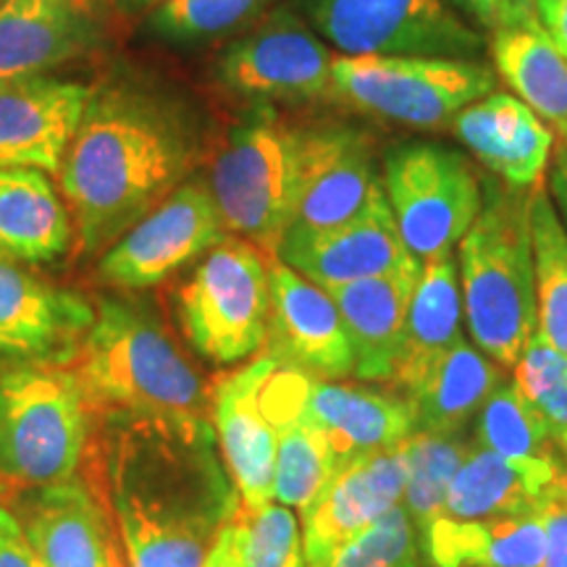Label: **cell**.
<instances>
[{
  "label": "cell",
  "instance_id": "20",
  "mask_svg": "<svg viewBox=\"0 0 567 567\" xmlns=\"http://www.w3.org/2000/svg\"><path fill=\"white\" fill-rule=\"evenodd\" d=\"M452 130L499 182L515 189L542 187L555 132L517 95L488 92L457 113Z\"/></svg>",
  "mask_w": 567,
  "mask_h": 567
},
{
  "label": "cell",
  "instance_id": "23",
  "mask_svg": "<svg viewBox=\"0 0 567 567\" xmlns=\"http://www.w3.org/2000/svg\"><path fill=\"white\" fill-rule=\"evenodd\" d=\"M308 408L329 442L334 471L354 457L389 450L415 434L413 408L405 396L379 389L308 375Z\"/></svg>",
  "mask_w": 567,
  "mask_h": 567
},
{
  "label": "cell",
  "instance_id": "40",
  "mask_svg": "<svg viewBox=\"0 0 567 567\" xmlns=\"http://www.w3.org/2000/svg\"><path fill=\"white\" fill-rule=\"evenodd\" d=\"M542 515L547 526V555L542 567H567V473L544 499Z\"/></svg>",
  "mask_w": 567,
  "mask_h": 567
},
{
  "label": "cell",
  "instance_id": "43",
  "mask_svg": "<svg viewBox=\"0 0 567 567\" xmlns=\"http://www.w3.org/2000/svg\"><path fill=\"white\" fill-rule=\"evenodd\" d=\"M544 30L549 32V38L555 40V45L559 48V53L567 59V0H559L555 13H551Z\"/></svg>",
  "mask_w": 567,
  "mask_h": 567
},
{
  "label": "cell",
  "instance_id": "18",
  "mask_svg": "<svg viewBox=\"0 0 567 567\" xmlns=\"http://www.w3.org/2000/svg\"><path fill=\"white\" fill-rule=\"evenodd\" d=\"M276 258L323 289L421 268V260L402 243L386 195L375 197L371 208L337 229L284 239Z\"/></svg>",
  "mask_w": 567,
  "mask_h": 567
},
{
  "label": "cell",
  "instance_id": "24",
  "mask_svg": "<svg viewBox=\"0 0 567 567\" xmlns=\"http://www.w3.org/2000/svg\"><path fill=\"white\" fill-rule=\"evenodd\" d=\"M417 276H421V268H410V271L373 276V279L326 289L334 297L347 339H350L354 358L352 375L392 384Z\"/></svg>",
  "mask_w": 567,
  "mask_h": 567
},
{
  "label": "cell",
  "instance_id": "4",
  "mask_svg": "<svg viewBox=\"0 0 567 567\" xmlns=\"http://www.w3.org/2000/svg\"><path fill=\"white\" fill-rule=\"evenodd\" d=\"M352 132L284 122L271 111L229 130L208 166V189L226 231L268 258L276 255L308 184Z\"/></svg>",
  "mask_w": 567,
  "mask_h": 567
},
{
  "label": "cell",
  "instance_id": "27",
  "mask_svg": "<svg viewBox=\"0 0 567 567\" xmlns=\"http://www.w3.org/2000/svg\"><path fill=\"white\" fill-rule=\"evenodd\" d=\"M463 292L452 252L425 260L417 276L402 331L392 386L410 392L457 342H463Z\"/></svg>",
  "mask_w": 567,
  "mask_h": 567
},
{
  "label": "cell",
  "instance_id": "41",
  "mask_svg": "<svg viewBox=\"0 0 567 567\" xmlns=\"http://www.w3.org/2000/svg\"><path fill=\"white\" fill-rule=\"evenodd\" d=\"M0 567H42L19 517L6 507H0Z\"/></svg>",
  "mask_w": 567,
  "mask_h": 567
},
{
  "label": "cell",
  "instance_id": "1",
  "mask_svg": "<svg viewBox=\"0 0 567 567\" xmlns=\"http://www.w3.org/2000/svg\"><path fill=\"white\" fill-rule=\"evenodd\" d=\"M200 158V124L172 92L140 80L92 90L59 172L84 252L116 243L182 187Z\"/></svg>",
  "mask_w": 567,
  "mask_h": 567
},
{
  "label": "cell",
  "instance_id": "26",
  "mask_svg": "<svg viewBox=\"0 0 567 567\" xmlns=\"http://www.w3.org/2000/svg\"><path fill=\"white\" fill-rule=\"evenodd\" d=\"M421 555L431 567H542L547 526L542 509L484 520L439 515L423 530Z\"/></svg>",
  "mask_w": 567,
  "mask_h": 567
},
{
  "label": "cell",
  "instance_id": "10",
  "mask_svg": "<svg viewBox=\"0 0 567 567\" xmlns=\"http://www.w3.org/2000/svg\"><path fill=\"white\" fill-rule=\"evenodd\" d=\"M313 27L342 55L460 59L484 51V38L446 0H305Z\"/></svg>",
  "mask_w": 567,
  "mask_h": 567
},
{
  "label": "cell",
  "instance_id": "16",
  "mask_svg": "<svg viewBox=\"0 0 567 567\" xmlns=\"http://www.w3.org/2000/svg\"><path fill=\"white\" fill-rule=\"evenodd\" d=\"M405 478L402 444L354 457L334 471L321 494L300 513L308 567H321L344 542L400 505Z\"/></svg>",
  "mask_w": 567,
  "mask_h": 567
},
{
  "label": "cell",
  "instance_id": "2",
  "mask_svg": "<svg viewBox=\"0 0 567 567\" xmlns=\"http://www.w3.org/2000/svg\"><path fill=\"white\" fill-rule=\"evenodd\" d=\"M109 492L130 567H203L237 515L213 425H111Z\"/></svg>",
  "mask_w": 567,
  "mask_h": 567
},
{
  "label": "cell",
  "instance_id": "39",
  "mask_svg": "<svg viewBox=\"0 0 567 567\" xmlns=\"http://www.w3.org/2000/svg\"><path fill=\"white\" fill-rule=\"evenodd\" d=\"M460 3L488 32L538 21V0H460Z\"/></svg>",
  "mask_w": 567,
  "mask_h": 567
},
{
  "label": "cell",
  "instance_id": "46",
  "mask_svg": "<svg viewBox=\"0 0 567 567\" xmlns=\"http://www.w3.org/2000/svg\"><path fill=\"white\" fill-rule=\"evenodd\" d=\"M557 3L559 0H538V21H542V24H547L549 17L557 9Z\"/></svg>",
  "mask_w": 567,
  "mask_h": 567
},
{
  "label": "cell",
  "instance_id": "37",
  "mask_svg": "<svg viewBox=\"0 0 567 567\" xmlns=\"http://www.w3.org/2000/svg\"><path fill=\"white\" fill-rule=\"evenodd\" d=\"M321 567H421V538L402 502L344 542Z\"/></svg>",
  "mask_w": 567,
  "mask_h": 567
},
{
  "label": "cell",
  "instance_id": "15",
  "mask_svg": "<svg viewBox=\"0 0 567 567\" xmlns=\"http://www.w3.org/2000/svg\"><path fill=\"white\" fill-rule=\"evenodd\" d=\"M90 97L87 84L51 74L0 82V168L59 174Z\"/></svg>",
  "mask_w": 567,
  "mask_h": 567
},
{
  "label": "cell",
  "instance_id": "29",
  "mask_svg": "<svg viewBox=\"0 0 567 567\" xmlns=\"http://www.w3.org/2000/svg\"><path fill=\"white\" fill-rule=\"evenodd\" d=\"M379 195H384V182L375 166L373 140L354 130L308 184L281 243L337 229L371 208Z\"/></svg>",
  "mask_w": 567,
  "mask_h": 567
},
{
  "label": "cell",
  "instance_id": "9",
  "mask_svg": "<svg viewBox=\"0 0 567 567\" xmlns=\"http://www.w3.org/2000/svg\"><path fill=\"white\" fill-rule=\"evenodd\" d=\"M381 182L402 243L421 264L455 250L484 205L471 161L431 142L389 151Z\"/></svg>",
  "mask_w": 567,
  "mask_h": 567
},
{
  "label": "cell",
  "instance_id": "36",
  "mask_svg": "<svg viewBox=\"0 0 567 567\" xmlns=\"http://www.w3.org/2000/svg\"><path fill=\"white\" fill-rule=\"evenodd\" d=\"M237 528L245 567H308L302 523L279 502L260 509L239 507Z\"/></svg>",
  "mask_w": 567,
  "mask_h": 567
},
{
  "label": "cell",
  "instance_id": "3",
  "mask_svg": "<svg viewBox=\"0 0 567 567\" xmlns=\"http://www.w3.org/2000/svg\"><path fill=\"white\" fill-rule=\"evenodd\" d=\"M90 415L116 423L203 425L210 400L158 318L140 305L103 300L71 360Z\"/></svg>",
  "mask_w": 567,
  "mask_h": 567
},
{
  "label": "cell",
  "instance_id": "21",
  "mask_svg": "<svg viewBox=\"0 0 567 567\" xmlns=\"http://www.w3.org/2000/svg\"><path fill=\"white\" fill-rule=\"evenodd\" d=\"M260 402L276 439L274 502L302 513L334 476L329 442L308 408V373L279 365Z\"/></svg>",
  "mask_w": 567,
  "mask_h": 567
},
{
  "label": "cell",
  "instance_id": "7",
  "mask_svg": "<svg viewBox=\"0 0 567 567\" xmlns=\"http://www.w3.org/2000/svg\"><path fill=\"white\" fill-rule=\"evenodd\" d=\"M494 71L476 61L337 55L331 101L413 130H442L460 111L494 92Z\"/></svg>",
  "mask_w": 567,
  "mask_h": 567
},
{
  "label": "cell",
  "instance_id": "48",
  "mask_svg": "<svg viewBox=\"0 0 567 567\" xmlns=\"http://www.w3.org/2000/svg\"><path fill=\"white\" fill-rule=\"evenodd\" d=\"M555 444L563 450V455L567 460V431H559V434H555Z\"/></svg>",
  "mask_w": 567,
  "mask_h": 567
},
{
  "label": "cell",
  "instance_id": "22",
  "mask_svg": "<svg viewBox=\"0 0 567 567\" xmlns=\"http://www.w3.org/2000/svg\"><path fill=\"white\" fill-rule=\"evenodd\" d=\"M565 473L567 467L557 455L515 460L473 444L467 446L446 492L444 515L457 520H484L536 513Z\"/></svg>",
  "mask_w": 567,
  "mask_h": 567
},
{
  "label": "cell",
  "instance_id": "13",
  "mask_svg": "<svg viewBox=\"0 0 567 567\" xmlns=\"http://www.w3.org/2000/svg\"><path fill=\"white\" fill-rule=\"evenodd\" d=\"M92 323L95 308L82 295L0 255V358L71 363Z\"/></svg>",
  "mask_w": 567,
  "mask_h": 567
},
{
  "label": "cell",
  "instance_id": "25",
  "mask_svg": "<svg viewBox=\"0 0 567 567\" xmlns=\"http://www.w3.org/2000/svg\"><path fill=\"white\" fill-rule=\"evenodd\" d=\"M19 523L42 567H109V520L82 481L42 486Z\"/></svg>",
  "mask_w": 567,
  "mask_h": 567
},
{
  "label": "cell",
  "instance_id": "42",
  "mask_svg": "<svg viewBox=\"0 0 567 567\" xmlns=\"http://www.w3.org/2000/svg\"><path fill=\"white\" fill-rule=\"evenodd\" d=\"M203 567H245L243 555H239V528H237V515L231 517L226 526L218 530L216 542L205 557Z\"/></svg>",
  "mask_w": 567,
  "mask_h": 567
},
{
  "label": "cell",
  "instance_id": "31",
  "mask_svg": "<svg viewBox=\"0 0 567 567\" xmlns=\"http://www.w3.org/2000/svg\"><path fill=\"white\" fill-rule=\"evenodd\" d=\"M492 61L528 109L567 140V59L542 21L492 32Z\"/></svg>",
  "mask_w": 567,
  "mask_h": 567
},
{
  "label": "cell",
  "instance_id": "6",
  "mask_svg": "<svg viewBox=\"0 0 567 567\" xmlns=\"http://www.w3.org/2000/svg\"><path fill=\"white\" fill-rule=\"evenodd\" d=\"M90 408L69 363H19L0 375V471L30 486L74 478Z\"/></svg>",
  "mask_w": 567,
  "mask_h": 567
},
{
  "label": "cell",
  "instance_id": "35",
  "mask_svg": "<svg viewBox=\"0 0 567 567\" xmlns=\"http://www.w3.org/2000/svg\"><path fill=\"white\" fill-rule=\"evenodd\" d=\"M274 0H163L147 17V30L163 42L197 45L250 24Z\"/></svg>",
  "mask_w": 567,
  "mask_h": 567
},
{
  "label": "cell",
  "instance_id": "32",
  "mask_svg": "<svg viewBox=\"0 0 567 567\" xmlns=\"http://www.w3.org/2000/svg\"><path fill=\"white\" fill-rule=\"evenodd\" d=\"M538 334L567 354V226L544 187L530 197Z\"/></svg>",
  "mask_w": 567,
  "mask_h": 567
},
{
  "label": "cell",
  "instance_id": "14",
  "mask_svg": "<svg viewBox=\"0 0 567 567\" xmlns=\"http://www.w3.org/2000/svg\"><path fill=\"white\" fill-rule=\"evenodd\" d=\"M271 316L264 354L313 379H347L354 358L334 297L274 255L268 260Z\"/></svg>",
  "mask_w": 567,
  "mask_h": 567
},
{
  "label": "cell",
  "instance_id": "8",
  "mask_svg": "<svg viewBox=\"0 0 567 567\" xmlns=\"http://www.w3.org/2000/svg\"><path fill=\"white\" fill-rule=\"evenodd\" d=\"M271 258L247 239L226 234L176 292L184 334L210 363L234 365L264 352L271 316Z\"/></svg>",
  "mask_w": 567,
  "mask_h": 567
},
{
  "label": "cell",
  "instance_id": "33",
  "mask_svg": "<svg viewBox=\"0 0 567 567\" xmlns=\"http://www.w3.org/2000/svg\"><path fill=\"white\" fill-rule=\"evenodd\" d=\"M467 446L471 444H465L460 434H423V431H415L402 442L408 465L402 507L408 509L417 538L439 515H444L446 492Z\"/></svg>",
  "mask_w": 567,
  "mask_h": 567
},
{
  "label": "cell",
  "instance_id": "30",
  "mask_svg": "<svg viewBox=\"0 0 567 567\" xmlns=\"http://www.w3.org/2000/svg\"><path fill=\"white\" fill-rule=\"evenodd\" d=\"M499 384L502 365L463 339L405 392V400L413 408L415 431L460 434Z\"/></svg>",
  "mask_w": 567,
  "mask_h": 567
},
{
  "label": "cell",
  "instance_id": "50",
  "mask_svg": "<svg viewBox=\"0 0 567 567\" xmlns=\"http://www.w3.org/2000/svg\"><path fill=\"white\" fill-rule=\"evenodd\" d=\"M557 158L565 163L567 166V140H563V145H559V153H557Z\"/></svg>",
  "mask_w": 567,
  "mask_h": 567
},
{
  "label": "cell",
  "instance_id": "19",
  "mask_svg": "<svg viewBox=\"0 0 567 567\" xmlns=\"http://www.w3.org/2000/svg\"><path fill=\"white\" fill-rule=\"evenodd\" d=\"M101 0H0V82L48 74L101 42Z\"/></svg>",
  "mask_w": 567,
  "mask_h": 567
},
{
  "label": "cell",
  "instance_id": "17",
  "mask_svg": "<svg viewBox=\"0 0 567 567\" xmlns=\"http://www.w3.org/2000/svg\"><path fill=\"white\" fill-rule=\"evenodd\" d=\"M276 368L279 363L260 352L258 360L218 379L210 394L213 429L221 444L226 471L247 509L274 502L276 439L260 396Z\"/></svg>",
  "mask_w": 567,
  "mask_h": 567
},
{
  "label": "cell",
  "instance_id": "38",
  "mask_svg": "<svg viewBox=\"0 0 567 567\" xmlns=\"http://www.w3.org/2000/svg\"><path fill=\"white\" fill-rule=\"evenodd\" d=\"M515 384L547 417L551 434L567 431V354L557 352L538 329L515 363Z\"/></svg>",
  "mask_w": 567,
  "mask_h": 567
},
{
  "label": "cell",
  "instance_id": "28",
  "mask_svg": "<svg viewBox=\"0 0 567 567\" xmlns=\"http://www.w3.org/2000/svg\"><path fill=\"white\" fill-rule=\"evenodd\" d=\"M71 245V213L38 168H0V255L51 264Z\"/></svg>",
  "mask_w": 567,
  "mask_h": 567
},
{
  "label": "cell",
  "instance_id": "45",
  "mask_svg": "<svg viewBox=\"0 0 567 567\" xmlns=\"http://www.w3.org/2000/svg\"><path fill=\"white\" fill-rule=\"evenodd\" d=\"M109 3L124 17H140V13L158 9L163 0H109Z\"/></svg>",
  "mask_w": 567,
  "mask_h": 567
},
{
  "label": "cell",
  "instance_id": "11",
  "mask_svg": "<svg viewBox=\"0 0 567 567\" xmlns=\"http://www.w3.org/2000/svg\"><path fill=\"white\" fill-rule=\"evenodd\" d=\"M337 55L289 9L274 11L218 55L216 80L245 101L331 97Z\"/></svg>",
  "mask_w": 567,
  "mask_h": 567
},
{
  "label": "cell",
  "instance_id": "49",
  "mask_svg": "<svg viewBox=\"0 0 567 567\" xmlns=\"http://www.w3.org/2000/svg\"><path fill=\"white\" fill-rule=\"evenodd\" d=\"M9 484H11V478L6 476L3 471H0V496H3L6 492H9Z\"/></svg>",
  "mask_w": 567,
  "mask_h": 567
},
{
  "label": "cell",
  "instance_id": "47",
  "mask_svg": "<svg viewBox=\"0 0 567 567\" xmlns=\"http://www.w3.org/2000/svg\"><path fill=\"white\" fill-rule=\"evenodd\" d=\"M109 567H126L122 549H118V544L113 538L109 542Z\"/></svg>",
  "mask_w": 567,
  "mask_h": 567
},
{
  "label": "cell",
  "instance_id": "5",
  "mask_svg": "<svg viewBox=\"0 0 567 567\" xmlns=\"http://www.w3.org/2000/svg\"><path fill=\"white\" fill-rule=\"evenodd\" d=\"M530 197L534 189L486 182L481 213L457 245L467 331L505 368H515L538 329Z\"/></svg>",
  "mask_w": 567,
  "mask_h": 567
},
{
  "label": "cell",
  "instance_id": "12",
  "mask_svg": "<svg viewBox=\"0 0 567 567\" xmlns=\"http://www.w3.org/2000/svg\"><path fill=\"white\" fill-rule=\"evenodd\" d=\"M226 237L208 184L187 179L105 250L97 276L116 289H145L168 279Z\"/></svg>",
  "mask_w": 567,
  "mask_h": 567
},
{
  "label": "cell",
  "instance_id": "44",
  "mask_svg": "<svg viewBox=\"0 0 567 567\" xmlns=\"http://www.w3.org/2000/svg\"><path fill=\"white\" fill-rule=\"evenodd\" d=\"M551 200H555L559 216H565L563 221L567 226V166L557 158L555 168H551Z\"/></svg>",
  "mask_w": 567,
  "mask_h": 567
},
{
  "label": "cell",
  "instance_id": "34",
  "mask_svg": "<svg viewBox=\"0 0 567 567\" xmlns=\"http://www.w3.org/2000/svg\"><path fill=\"white\" fill-rule=\"evenodd\" d=\"M476 444L515 460L555 457V434L547 417L520 392L515 381H502L476 415Z\"/></svg>",
  "mask_w": 567,
  "mask_h": 567
}]
</instances>
